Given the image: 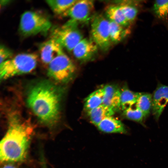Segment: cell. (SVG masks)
I'll return each instance as SVG.
<instances>
[{
	"label": "cell",
	"instance_id": "obj_24",
	"mask_svg": "<svg viewBox=\"0 0 168 168\" xmlns=\"http://www.w3.org/2000/svg\"><path fill=\"white\" fill-rule=\"evenodd\" d=\"M13 53L9 48L4 45L0 46V64L5 61L12 57Z\"/></svg>",
	"mask_w": 168,
	"mask_h": 168
},
{
	"label": "cell",
	"instance_id": "obj_10",
	"mask_svg": "<svg viewBox=\"0 0 168 168\" xmlns=\"http://www.w3.org/2000/svg\"><path fill=\"white\" fill-rule=\"evenodd\" d=\"M98 48L92 40L84 38L76 45L72 52L77 59L81 62H86L93 58Z\"/></svg>",
	"mask_w": 168,
	"mask_h": 168
},
{
	"label": "cell",
	"instance_id": "obj_6",
	"mask_svg": "<svg viewBox=\"0 0 168 168\" xmlns=\"http://www.w3.org/2000/svg\"><path fill=\"white\" fill-rule=\"evenodd\" d=\"M78 24L70 20L62 26L54 28L51 37L56 40L69 52L83 39V35L77 28Z\"/></svg>",
	"mask_w": 168,
	"mask_h": 168
},
{
	"label": "cell",
	"instance_id": "obj_3",
	"mask_svg": "<svg viewBox=\"0 0 168 168\" xmlns=\"http://www.w3.org/2000/svg\"><path fill=\"white\" fill-rule=\"evenodd\" d=\"M38 56L34 53H21L0 64L1 80L32 71L36 68Z\"/></svg>",
	"mask_w": 168,
	"mask_h": 168
},
{
	"label": "cell",
	"instance_id": "obj_2",
	"mask_svg": "<svg viewBox=\"0 0 168 168\" xmlns=\"http://www.w3.org/2000/svg\"><path fill=\"white\" fill-rule=\"evenodd\" d=\"M32 127L17 117L10 119L8 129L1 141V162H21L26 159L33 133Z\"/></svg>",
	"mask_w": 168,
	"mask_h": 168
},
{
	"label": "cell",
	"instance_id": "obj_26",
	"mask_svg": "<svg viewBox=\"0 0 168 168\" xmlns=\"http://www.w3.org/2000/svg\"><path fill=\"white\" fill-rule=\"evenodd\" d=\"M10 1H11L8 0H0V6L1 7L5 6L9 3Z\"/></svg>",
	"mask_w": 168,
	"mask_h": 168
},
{
	"label": "cell",
	"instance_id": "obj_17",
	"mask_svg": "<svg viewBox=\"0 0 168 168\" xmlns=\"http://www.w3.org/2000/svg\"><path fill=\"white\" fill-rule=\"evenodd\" d=\"M104 94L103 87L91 93L85 100L84 106L85 110L87 112L102 104Z\"/></svg>",
	"mask_w": 168,
	"mask_h": 168
},
{
	"label": "cell",
	"instance_id": "obj_25",
	"mask_svg": "<svg viewBox=\"0 0 168 168\" xmlns=\"http://www.w3.org/2000/svg\"><path fill=\"white\" fill-rule=\"evenodd\" d=\"M41 160L42 168H47L45 161L43 156H41Z\"/></svg>",
	"mask_w": 168,
	"mask_h": 168
},
{
	"label": "cell",
	"instance_id": "obj_19",
	"mask_svg": "<svg viewBox=\"0 0 168 168\" xmlns=\"http://www.w3.org/2000/svg\"><path fill=\"white\" fill-rule=\"evenodd\" d=\"M77 1V0H49L46 1V2L54 13L57 15H62Z\"/></svg>",
	"mask_w": 168,
	"mask_h": 168
},
{
	"label": "cell",
	"instance_id": "obj_15",
	"mask_svg": "<svg viewBox=\"0 0 168 168\" xmlns=\"http://www.w3.org/2000/svg\"><path fill=\"white\" fill-rule=\"evenodd\" d=\"M105 12L107 18L109 21L125 27H129L130 25L126 19L119 5H111L107 6Z\"/></svg>",
	"mask_w": 168,
	"mask_h": 168
},
{
	"label": "cell",
	"instance_id": "obj_1",
	"mask_svg": "<svg viewBox=\"0 0 168 168\" xmlns=\"http://www.w3.org/2000/svg\"><path fill=\"white\" fill-rule=\"evenodd\" d=\"M63 92L62 87L50 81H40L29 86L26 102L41 122L52 127L59 120Z\"/></svg>",
	"mask_w": 168,
	"mask_h": 168
},
{
	"label": "cell",
	"instance_id": "obj_21",
	"mask_svg": "<svg viewBox=\"0 0 168 168\" xmlns=\"http://www.w3.org/2000/svg\"><path fill=\"white\" fill-rule=\"evenodd\" d=\"M125 1L119 4L126 19L131 25L136 18L138 9L133 2Z\"/></svg>",
	"mask_w": 168,
	"mask_h": 168
},
{
	"label": "cell",
	"instance_id": "obj_7",
	"mask_svg": "<svg viewBox=\"0 0 168 168\" xmlns=\"http://www.w3.org/2000/svg\"><path fill=\"white\" fill-rule=\"evenodd\" d=\"M91 34L92 40L99 48L104 51L109 49L112 43L107 18L101 14L94 15L91 20Z\"/></svg>",
	"mask_w": 168,
	"mask_h": 168
},
{
	"label": "cell",
	"instance_id": "obj_5",
	"mask_svg": "<svg viewBox=\"0 0 168 168\" xmlns=\"http://www.w3.org/2000/svg\"><path fill=\"white\" fill-rule=\"evenodd\" d=\"M76 71L74 64L64 53L56 58L48 64L47 74L57 82L65 83L72 79Z\"/></svg>",
	"mask_w": 168,
	"mask_h": 168
},
{
	"label": "cell",
	"instance_id": "obj_22",
	"mask_svg": "<svg viewBox=\"0 0 168 168\" xmlns=\"http://www.w3.org/2000/svg\"><path fill=\"white\" fill-rule=\"evenodd\" d=\"M153 11L156 17L163 21L168 17V0H156L154 2Z\"/></svg>",
	"mask_w": 168,
	"mask_h": 168
},
{
	"label": "cell",
	"instance_id": "obj_12",
	"mask_svg": "<svg viewBox=\"0 0 168 168\" xmlns=\"http://www.w3.org/2000/svg\"><path fill=\"white\" fill-rule=\"evenodd\" d=\"M103 88L104 94L103 104L115 112L121 110L120 89L114 85H106Z\"/></svg>",
	"mask_w": 168,
	"mask_h": 168
},
{
	"label": "cell",
	"instance_id": "obj_4",
	"mask_svg": "<svg viewBox=\"0 0 168 168\" xmlns=\"http://www.w3.org/2000/svg\"><path fill=\"white\" fill-rule=\"evenodd\" d=\"M51 27L50 20L42 14L31 11L24 12L21 16L19 31L26 37L38 34H45Z\"/></svg>",
	"mask_w": 168,
	"mask_h": 168
},
{
	"label": "cell",
	"instance_id": "obj_27",
	"mask_svg": "<svg viewBox=\"0 0 168 168\" xmlns=\"http://www.w3.org/2000/svg\"><path fill=\"white\" fill-rule=\"evenodd\" d=\"M2 168H16L14 166L10 165V164H7L6 165L4 166Z\"/></svg>",
	"mask_w": 168,
	"mask_h": 168
},
{
	"label": "cell",
	"instance_id": "obj_11",
	"mask_svg": "<svg viewBox=\"0 0 168 168\" xmlns=\"http://www.w3.org/2000/svg\"><path fill=\"white\" fill-rule=\"evenodd\" d=\"M40 51L42 62L48 65L56 58L64 53L61 45L51 37L40 44Z\"/></svg>",
	"mask_w": 168,
	"mask_h": 168
},
{
	"label": "cell",
	"instance_id": "obj_9",
	"mask_svg": "<svg viewBox=\"0 0 168 168\" xmlns=\"http://www.w3.org/2000/svg\"><path fill=\"white\" fill-rule=\"evenodd\" d=\"M168 103V86L159 83L152 95V113L156 121L158 120Z\"/></svg>",
	"mask_w": 168,
	"mask_h": 168
},
{
	"label": "cell",
	"instance_id": "obj_20",
	"mask_svg": "<svg viewBox=\"0 0 168 168\" xmlns=\"http://www.w3.org/2000/svg\"><path fill=\"white\" fill-rule=\"evenodd\" d=\"M152 95L149 93L139 92L137 102L135 105L143 113L145 118L152 110Z\"/></svg>",
	"mask_w": 168,
	"mask_h": 168
},
{
	"label": "cell",
	"instance_id": "obj_18",
	"mask_svg": "<svg viewBox=\"0 0 168 168\" xmlns=\"http://www.w3.org/2000/svg\"><path fill=\"white\" fill-rule=\"evenodd\" d=\"M139 92H135L129 90L126 86L120 89L121 108L124 111L135 105Z\"/></svg>",
	"mask_w": 168,
	"mask_h": 168
},
{
	"label": "cell",
	"instance_id": "obj_14",
	"mask_svg": "<svg viewBox=\"0 0 168 168\" xmlns=\"http://www.w3.org/2000/svg\"><path fill=\"white\" fill-rule=\"evenodd\" d=\"M87 112L91 122L97 126L104 119L113 116L115 112L102 104Z\"/></svg>",
	"mask_w": 168,
	"mask_h": 168
},
{
	"label": "cell",
	"instance_id": "obj_16",
	"mask_svg": "<svg viewBox=\"0 0 168 168\" xmlns=\"http://www.w3.org/2000/svg\"><path fill=\"white\" fill-rule=\"evenodd\" d=\"M110 36L111 43L116 44L124 39L130 32L127 27L110 21Z\"/></svg>",
	"mask_w": 168,
	"mask_h": 168
},
{
	"label": "cell",
	"instance_id": "obj_8",
	"mask_svg": "<svg viewBox=\"0 0 168 168\" xmlns=\"http://www.w3.org/2000/svg\"><path fill=\"white\" fill-rule=\"evenodd\" d=\"M94 9V2L89 0H77L74 5L62 15L76 23H85L91 20Z\"/></svg>",
	"mask_w": 168,
	"mask_h": 168
},
{
	"label": "cell",
	"instance_id": "obj_23",
	"mask_svg": "<svg viewBox=\"0 0 168 168\" xmlns=\"http://www.w3.org/2000/svg\"><path fill=\"white\" fill-rule=\"evenodd\" d=\"M123 114L127 119L138 123L143 126V121L145 117L144 115L138 108L136 106L130 107L124 111Z\"/></svg>",
	"mask_w": 168,
	"mask_h": 168
},
{
	"label": "cell",
	"instance_id": "obj_13",
	"mask_svg": "<svg viewBox=\"0 0 168 168\" xmlns=\"http://www.w3.org/2000/svg\"><path fill=\"white\" fill-rule=\"evenodd\" d=\"M96 127L100 131L106 133L126 134L127 133L122 122L113 116L104 119Z\"/></svg>",
	"mask_w": 168,
	"mask_h": 168
}]
</instances>
